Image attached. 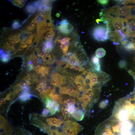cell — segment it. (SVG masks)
I'll return each instance as SVG.
<instances>
[{
	"mask_svg": "<svg viewBox=\"0 0 135 135\" xmlns=\"http://www.w3.org/2000/svg\"><path fill=\"white\" fill-rule=\"evenodd\" d=\"M94 135H135V107L118 100L111 115L98 125Z\"/></svg>",
	"mask_w": 135,
	"mask_h": 135,
	"instance_id": "obj_1",
	"label": "cell"
},
{
	"mask_svg": "<svg viewBox=\"0 0 135 135\" xmlns=\"http://www.w3.org/2000/svg\"><path fill=\"white\" fill-rule=\"evenodd\" d=\"M104 13L111 17H118L128 20L135 18V6L126 5L124 1L105 10Z\"/></svg>",
	"mask_w": 135,
	"mask_h": 135,
	"instance_id": "obj_2",
	"label": "cell"
},
{
	"mask_svg": "<svg viewBox=\"0 0 135 135\" xmlns=\"http://www.w3.org/2000/svg\"><path fill=\"white\" fill-rule=\"evenodd\" d=\"M108 22V23L106 25L108 35L117 33L119 34L121 32L126 34L128 23L127 20L118 17H111Z\"/></svg>",
	"mask_w": 135,
	"mask_h": 135,
	"instance_id": "obj_3",
	"label": "cell"
},
{
	"mask_svg": "<svg viewBox=\"0 0 135 135\" xmlns=\"http://www.w3.org/2000/svg\"><path fill=\"white\" fill-rule=\"evenodd\" d=\"M82 126L76 122L71 120L64 122L62 127L59 129L60 132H62L65 135H77L83 130Z\"/></svg>",
	"mask_w": 135,
	"mask_h": 135,
	"instance_id": "obj_4",
	"label": "cell"
},
{
	"mask_svg": "<svg viewBox=\"0 0 135 135\" xmlns=\"http://www.w3.org/2000/svg\"><path fill=\"white\" fill-rule=\"evenodd\" d=\"M93 35L94 39L99 41H106L108 38L107 27L104 25L98 26L94 28Z\"/></svg>",
	"mask_w": 135,
	"mask_h": 135,
	"instance_id": "obj_5",
	"label": "cell"
},
{
	"mask_svg": "<svg viewBox=\"0 0 135 135\" xmlns=\"http://www.w3.org/2000/svg\"><path fill=\"white\" fill-rule=\"evenodd\" d=\"M72 117L78 121H82L84 119V113L78 107L76 108L75 111L71 114Z\"/></svg>",
	"mask_w": 135,
	"mask_h": 135,
	"instance_id": "obj_6",
	"label": "cell"
},
{
	"mask_svg": "<svg viewBox=\"0 0 135 135\" xmlns=\"http://www.w3.org/2000/svg\"><path fill=\"white\" fill-rule=\"evenodd\" d=\"M91 62V65L93 68L98 71H101L100 60L95 55L93 56Z\"/></svg>",
	"mask_w": 135,
	"mask_h": 135,
	"instance_id": "obj_7",
	"label": "cell"
},
{
	"mask_svg": "<svg viewBox=\"0 0 135 135\" xmlns=\"http://www.w3.org/2000/svg\"><path fill=\"white\" fill-rule=\"evenodd\" d=\"M54 46L52 40H46L43 42V50L45 52H51Z\"/></svg>",
	"mask_w": 135,
	"mask_h": 135,
	"instance_id": "obj_8",
	"label": "cell"
},
{
	"mask_svg": "<svg viewBox=\"0 0 135 135\" xmlns=\"http://www.w3.org/2000/svg\"><path fill=\"white\" fill-rule=\"evenodd\" d=\"M40 64L39 58L37 56L35 55L34 54L32 60V64L34 67L33 70L37 73H39V68L40 66Z\"/></svg>",
	"mask_w": 135,
	"mask_h": 135,
	"instance_id": "obj_9",
	"label": "cell"
},
{
	"mask_svg": "<svg viewBox=\"0 0 135 135\" xmlns=\"http://www.w3.org/2000/svg\"><path fill=\"white\" fill-rule=\"evenodd\" d=\"M55 33L53 30L48 31L44 33L41 37L47 40H52Z\"/></svg>",
	"mask_w": 135,
	"mask_h": 135,
	"instance_id": "obj_10",
	"label": "cell"
},
{
	"mask_svg": "<svg viewBox=\"0 0 135 135\" xmlns=\"http://www.w3.org/2000/svg\"><path fill=\"white\" fill-rule=\"evenodd\" d=\"M49 67L43 66H40L39 68L38 73L41 74L45 77L49 74Z\"/></svg>",
	"mask_w": 135,
	"mask_h": 135,
	"instance_id": "obj_11",
	"label": "cell"
},
{
	"mask_svg": "<svg viewBox=\"0 0 135 135\" xmlns=\"http://www.w3.org/2000/svg\"><path fill=\"white\" fill-rule=\"evenodd\" d=\"M48 1V0H40L38 7L37 10L41 12L46 11V4Z\"/></svg>",
	"mask_w": 135,
	"mask_h": 135,
	"instance_id": "obj_12",
	"label": "cell"
},
{
	"mask_svg": "<svg viewBox=\"0 0 135 135\" xmlns=\"http://www.w3.org/2000/svg\"><path fill=\"white\" fill-rule=\"evenodd\" d=\"M61 111L64 120H68L72 117L71 115L68 110L67 108H64V107H62L61 108Z\"/></svg>",
	"mask_w": 135,
	"mask_h": 135,
	"instance_id": "obj_13",
	"label": "cell"
},
{
	"mask_svg": "<svg viewBox=\"0 0 135 135\" xmlns=\"http://www.w3.org/2000/svg\"><path fill=\"white\" fill-rule=\"evenodd\" d=\"M68 25H61L57 26V29L60 32L64 34H68L70 33L68 28Z\"/></svg>",
	"mask_w": 135,
	"mask_h": 135,
	"instance_id": "obj_14",
	"label": "cell"
},
{
	"mask_svg": "<svg viewBox=\"0 0 135 135\" xmlns=\"http://www.w3.org/2000/svg\"><path fill=\"white\" fill-rule=\"evenodd\" d=\"M25 10L27 13L30 14L34 13L37 10L31 3L29 4L26 6Z\"/></svg>",
	"mask_w": 135,
	"mask_h": 135,
	"instance_id": "obj_15",
	"label": "cell"
},
{
	"mask_svg": "<svg viewBox=\"0 0 135 135\" xmlns=\"http://www.w3.org/2000/svg\"><path fill=\"white\" fill-rule=\"evenodd\" d=\"M125 49L128 51L135 50V43L131 41H129L124 46Z\"/></svg>",
	"mask_w": 135,
	"mask_h": 135,
	"instance_id": "obj_16",
	"label": "cell"
},
{
	"mask_svg": "<svg viewBox=\"0 0 135 135\" xmlns=\"http://www.w3.org/2000/svg\"><path fill=\"white\" fill-rule=\"evenodd\" d=\"M36 24V22L34 18L29 25L27 26L23 31L26 32H32L35 27Z\"/></svg>",
	"mask_w": 135,
	"mask_h": 135,
	"instance_id": "obj_17",
	"label": "cell"
},
{
	"mask_svg": "<svg viewBox=\"0 0 135 135\" xmlns=\"http://www.w3.org/2000/svg\"><path fill=\"white\" fill-rule=\"evenodd\" d=\"M95 54L98 57L102 58L104 57L106 54V51L103 48H99L96 50Z\"/></svg>",
	"mask_w": 135,
	"mask_h": 135,
	"instance_id": "obj_18",
	"label": "cell"
},
{
	"mask_svg": "<svg viewBox=\"0 0 135 135\" xmlns=\"http://www.w3.org/2000/svg\"><path fill=\"white\" fill-rule=\"evenodd\" d=\"M11 3L13 5L20 8L23 7L24 6L25 1L24 0H12Z\"/></svg>",
	"mask_w": 135,
	"mask_h": 135,
	"instance_id": "obj_19",
	"label": "cell"
},
{
	"mask_svg": "<svg viewBox=\"0 0 135 135\" xmlns=\"http://www.w3.org/2000/svg\"><path fill=\"white\" fill-rule=\"evenodd\" d=\"M58 119L55 118H51L46 119V121L48 125L50 126L53 125L56 126Z\"/></svg>",
	"mask_w": 135,
	"mask_h": 135,
	"instance_id": "obj_20",
	"label": "cell"
},
{
	"mask_svg": "<svg viewBox=\"0 0 135 135\" xmlns=\"http://www.w3.org/2000/svg\"><path fill=\"white\" fill-rule=\"evenodd\" d=\"M21 24L18 20H15L13 21L12 25V28L13 29H17L22 26Z\"/></svg>",
	"mask_w": 135,
	"mask_h": 135,
	"instance_id": "obj_21",
	"label": "cell"
},
{
	"mask_svg": "<svg viewBox=\"0 0 135 135\" xmlns=\"http://www.w3.org/2000/svg\"><path fill=\"white\" fill-rule=\"evenodd\" d=\"M12 55L10 54L7 53L2 58H0L1 61L4 63H7L11 59Z\"/></svg>",
	"mask_w": 135,
	"mask_h": 135,
	"instance_id": "obj_22",
	"label": "cell"
},
{
	"mask_svg": "<svg viewBox=\"0 0 135 135\" xmlns=\"http://www.w3.org/2000/svg\"><path fill=\"white\" fill-rule=\"evenodd\" d=\"M75 104H72L69 105L67 107L68 110L71 115L75 111L76 108Z\"/></svg>",
	"mask_w": 135,
	"mask_h": 135,
	"instance_id": "obj_23",
	"label": "cell"
},
{
	"mask_svg": "<svg viewBox=\"0 0 135 135\" xmlns=\"http://www.w3.org/2000/svg\"><path fill=\"white\" fill-rule=\"evenodd\" d=\"M20 84L23 89L27 87V86L28 85V83L26 76L21 80Z\"/></svg>",
	"mask_w": 135,
	"mask_h": 135,
	"instance_id": "obj_24",
	"label": "cell"
},
{
	"mask_svg": "<svg viewBox=\"0 0 135 135\" xmlns=\"http://www.w3.org/2000/svg\"><path fill=\"white\" fill-rule=\"evenodd\" d=\"M75 84H76V88L79 91H84V86L81 82L79 81Z\"/></svg>",
	"mask_w": 135,
	"mask_h": 135,
	"instance_id": "obj_25",
	"label": "cell"
},
{
	"mask_svg": "<svg viewBox=\"0 0 135 135\" xmlns=\"http://www.w3.org/2000/svg\"><path fill=\"white\" fill-rule=\"evenodd\" d=\"M7 122L5 119L0 115V129L7 125Z\"/></svg>",
	"mask_w": 135,
	"mask_h": 135,
	"instance_id": "obj_26",
	"label": "cell"
},
{
	"mask_svg": "<svg viewBox=\"0 0 135 135\" xmlns=\"http://www.w3.org/2000/svg\"><path fill=\"white\" fill-rule=\"evenodd\" d=\"M127 66L126 61L123 60H121L119 62L118 66L121 68H124Z\"/></svg>",
	"mask_w": 135,
	"mask_h": 135,
	"instance_id": "obj_27",
	"label": "cell"
},
{
	"mask_svg": "<svg viewBox=\"0 0 135 135\" xmlns=\"http://www.w3.org/2000/svg\"><path fill=\"white\" fill-rule=\"evenodd\" d=\"M49 113H50V110L49 109L47 108H45L43 110L42 115L43 116L46 117L48 115Z\"/></svg>",
	"mask_w": 135,
	"mask_h": 135,
	"instance_id": "obj_28",
	"label": "cell"
},
{
	"mask_svg": "<svg viewBox=\"0 0 135 135\" xmlns=\"http://www.w3.org/2000/svg\"><path fill=\"white\" fill-rule=\"evenodd\" d=\"M70 39V38L65 37L62 39L61 40L57 39V41L62 44H64L66 42L69 41Z\"/></svg>",
	"mask_w": 135,
	"mask_h": 135,
	"instance_id": "obj_29",
	"label": "cell"
},
{
	"mask_svg": "<svg viewBox=\"0 0 135 135\" xmlns=\"http://www.w3.org/2000/svg\"><path fill=\"white\" fill-rule=\"evenodd\" d=\"M43 12L45 18H51V11L47 10Z\"/></svg>",
	"mask_w": 135,
	"mask_h": 135,
	"instance_id": "obj_30",
	"label": "cell"
},
{
	"mask_svg": "<svg viewBox=\"0 0 135 135\" xmlns=\"http://www.w3.org/2000/svg\"><path fill=\"white\" fill-rule=\"evenodd\" d=\"M58 81L57 79L56 78H52L50 83L51 85L55 87Z\"/></svg>",
	"mask_w": 135,
	"mask_h": 135,
	"instance_id": "obj_31",
	"label": "cell"
},
{
	"mask_svg": "<svg viewBox=\"0 0 135 135\" xmlns=\"http://www.w3.org/2000/svg\"><path fill=\"white\" fill-rule=\"evenodd\" d=\"M64 121L59 119H58L56 125L57 127L61 126V125L64 123Z\"/></svg>",
	"mask_w": 135,
	"mask_h": 135,
	"instance_id": "obj_32",
	"label": "cell"
},
{
	"mask_svg": "<svg viewBox=\"0 0 135 135\" xmlns=\"http://www.w3.org/2000/svg\"><path fill=\"white\" fill-rule=\"evenodd\" d=\"M81 75H79L78 76H76L74 77L73 79V82L76 83L79 81L81 78Z\"/></svg>",
	"mask_w": 135,
	"mask_h": 135,
	"instance_id": "obj_33",
	"label": "cell"
},
{
	"mask_svg": "<svg viewBox=\"0 0 135 135\" xmlns=\"http://www.w3.org/2000/svg\"><path fill=\"white\" fill-rule=\"evenodd\" d=\"M58 132L56 130H51L49 131L47 133L49 135H57Z\"/></svg>",
	"mask_w": 135,
	"mask_h": 135,
	"instance_id": "obj_34",
	"label": "cell"
},
{
	"mask_svg": "<svg viewBox=\"0 0 135 135\" xmlns=\"http://www.w3.org/2000/svg\"><path fill=\"white\" fill-rule=\"evenodd\" d=\"M97 2L98 3L101 4L103 5H107L109 1L106 0H97Z\"/></svg>",
	"mask_w": 135,
	"mask_h": 135,
	"instance_id": "obj_35",
	"label": "cell"
},
{
	"mask_svg": "<svg viewBox=\"0 0 135 135\" xmlns=\"http://www.w3.org/2000/svg\"><path fill=\"white\" fill-rule=\"evenodd\" d=\"M38 56L44 57L45 53V52L44 51L42 50L40 51H38Z\"/></svg>",
	"mask_w": 135,
	"mask_h": 135,
	"instance_id": "obj_36",
	"label": "cell"
},
{
	"mask_svg": "<svg viewBox=\"0 0 135 135\" xmlns=\"http://www.w3.org/2000/svg\"><path fill=\"white\" fill-rule=\"evenodd\" d=\"M69 24V22L66 19L63 20L60 22V24L61 25H68Z\"/></svg>",
	"mask_w": 135,
	"mask_h": 135,
	"instance_id": "obj_37",
	"label": "cell"
},
{
	"mask_svg": "<svg viewBox=\"0 0 135 135\" xmlns=\"http://www.w3.org/2000/svg\"><path fill=\"white\" fill-rule=\"evenodd\" d=\"M63 80H59L57 81L55 86L54 87H58L61 86V85L63 84Z\"/></svg>",
	"mask_w": 135,
	"mask_h": 135,
	"instance_id": "obj_38",
	"label": "cell"
},
{
	"mask_svg": "<svg viewBox=\"0 0 135 135\" xmlns=\"http://www.w3.org/2000/svg\"><path fill=\"white\" fill-rule=\"evenodd\" d=\"M36 89L37 90L40 94L44 92L43 88L42 87L37 86Z\"/></svg>",
	"mask_w": 135,
	"mask_h": 135,
	"instance_id": "obj_39",
	"label": "cell"
},
{
	"mask_svg": "<svg viewBox=\"0 0 135 135\" xmlns=\"http://www.w3.org/2000/svg\"><path fill=\"white\" fill-rule=\"evenodd\" d=\"M27 68L29 71H31L33 70L34 67L32 64L27 65Z\"/></svg>",
	"mask_w": 135,
	"mask_h": 135,
	"instance_id": "obj_40",
	"label": "cell"
},
{
	"mask_svg": "<svg viewBox=\"0 0 135 135\" xmlns=\"http://www.w3.org/2000/svg\"><path fill=\"white\" fill-rule=\"evenodd\" d=\"M39 59L40 64H43L45 62L44 57L38 56Z\"/></svg>",
	"mask_w": 135,
	"mask_h": 135,
	"instance_id": "obj_41",
	"label": "cell"
},
{
	"mask_svg": "<svg viewBox=\"0 0 135 135\" xmlns=\"http://www.w3.org/2000/svg\"><path fill=\"white\" fill-rule=\"evenodd\" d=\"M0 58H2L7 53L4 51L2 48H0Z\"/></svg>",
	"mask_w": 135,
	"mask_h": 135,
	"instance_id": "obj_42",
	"label": "cell"
},
{
	"mask_svg": "<svg viewBox=\"0 0 135 135\" xmlns=\"http://www.w3.org/2000/svg\"><path fill=\"white\" fill-rule=\"evenodd\" d=\"M69 48V47L66 46L65 48L63 50V53L64 54V55L66 56L67 54V52L68 51Z\"/></svg>",
	"mask_w": 135,
	"mask_h": 135,
	"instance_id": "obj_43",
	"label": "cell"
},
{
	"mask_svg": "<svg viewBox=\"0 0 135 135\" xmlns=\"http://www.w3.org/2000/svg\"><path fill=\"white\" fill-rule=\"evenodd\" d=\"M68 28L70 33L74 29L73 26L70 24L68 25Z\"/></svg>",
	"mask_w": 135,
	"mask_h": 135,
	"instance_id": "obj_44",
	"label": "cell"
},
{
	"mask_svg": "<svg viewBox=\"0 0 135 135\" xmlns=\"http://www.w3.org/2000/svg\"><path fill=\"white\" fill-rule=\"evenodd\" d=\"M11 92H10L7 94V96L5 98V99H6V100H9L10 99H11Z\"/></svg>",
	"mask_w": 135,
	"mask_h": 135,
	"instance_id": "obj_45",
	"label": "cell"
},
{
	"mask_svg": "<svg viewBox=\"0 0 135 135\" xmlns=\"http://www.w3.org/2000/svg\"><path fill=\"white\" fill-rule=\"evenodd\" d=\"M128 73L132 76L134 78L135 81V73L131 70L129 71Z\"/></svg>",
	"mask_w": 135,
	"mask_h": 135,
	"instance_id": "obj_46",
	"label": "cell"
},
{
	"mask_svg": "<svg viewBox=\"0 0 135 135\" xmlns=\"http://www.w3.org/2000/svg\"><path fill=\"white\" fill-rule=\"evenodd\" d=\"M6 100L5 98H2L0 99V105L4 104L5 103Z\"/></svg>",
	"mask_w": 135,
	"mask_h": 135,
	"instance_id": "obj_47",
	"label": "cell"
},
{
	"mask_svg": "<svg viewBox=\"0 0 135 135\" xmlns=\"http://www.w3.org/2000/svg\"><path fill=\"white\" fill-rule=\"evenodd\" d=\"M44 56L45 57H51L50 54V52H45V53Z\"/></svg>",
	"mask_w": 135,
	"mask_h": 135,
	"instance_id": "obj_48",
	"label": "cell"
},
{
	"mask_svg": "<svg viewBox=\"0 0 135 135\" xmlns=\"http://www.w3.org/2000/svg\"><path fill=\"white\" fill-rule=\"evenodd\" d=\"M24 48L20 46L18 48L17 50L16 51V53L18 51H23L24 49Z\"/></svg>",
	"mask_w": 135,
	"mask_h": 135,
	"instance_id": "obj_49",
	"label": "cell"
},
{
	"mask_svg": "<svg viewBox=\"0 0 135 135\" xmlns=\"http://www.w3.org/2000/svg\"><path fill=\"white\" fill-rule=\"evenodd\" d=\"M65 46H68L70 45V43L69 41H67L64 44Z\"/></svg>",
	"mask_w": 135,
	"mask_h": 135,
	"instance_id": "obj_50",
	"label": "cell"
},
{
	"mask_svg": "<svg viewBox=\"0 0 135 135\" xmlns=\"http://www.w3.org/2000/svg\"><path fill=\"white\" fill-rule=\"evenodd\" d=\"M65 47L64 44H62L60 46V48L61 49L63 50L65 48Z\"/></svg>",
	"mask_w": 135,
	"mask_h": 135,
	"instance_id": "obj_51",
	"label": "cell"
},
{
	"mask_svg": "<svg viewBox=\"0 0 135 135\" xmlns=\"http://www.w3.org/2000/svg\"><path fill=\"white\" fill-rule=\"evenodd\" d=\"M43 88L44 90V92H46L48 90L46 86L44 87Z\"/></svg>",
	"mask_w": 135,
	"mask_h": 135,
	"instance_id": "obj_52",
	"label": "cell"
},
{
	"mask_svg": "<svg viewBox=\"0 0 135 135\" xmlns=\"http://www.w3.org/2000/svg\"><path fill=\"white\" fill-rule=\"evenodd\" d=\"M46 86L47 88V89L48 90H51V86L49 85H46Z\"/></svg>",
	"mask_w": 135,
	"mask_h": 135,
	"instance_id": "obj_53",
	"label": "cell"
},
{
	"mask_svg": "<svg viewBox=\"0 0 135 135\" xmlns=\"http://www.w3.org/2000/svg\"><path fill=\"white\" fill-rule=\"evenodd\" d=\"M101 21H102L101 19H97L96 20V22L98 24H99V22Z\"/></svg>",
	"mask_w": 135,
	"mask_h": 135,
	"instance_id": "obj_54",
	"label": "cell"
},
{
	"mask_svg": "<svg viewBox=\"0 0 135 135\" xmlns=\"http://www.w3.org/2000/svg\"><path fill=\"white\" fill-rule=\"evenodd\" d=\"M56 16L57 17H58L60 16V14L59 13H57L56 14Z\"/></svg>",
	"mask_w": 135,
	"mask_h": 135,
	"instance_id": "obj_55",
	"label": "cell"
},
{
	"mask_svg": "<svg viewBox=\"0 0 135 135\" xmlns=\"http://www.w3.org/2000/svg\"><path fill=\"white\" fill-rule=\"evenodd\" d=\"M134 61H135V57L134 58Z\"/></svg>",
	"mask_w": 135,
	"mask_h": 135,
	"instance_id": "obj_56",
	"label": "cell"
}]
</instances>
